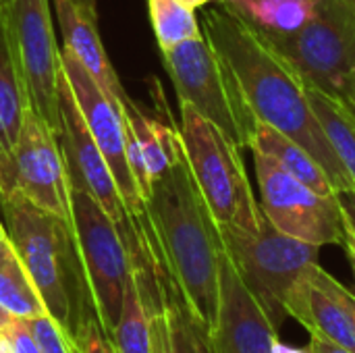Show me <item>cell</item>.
Segmentation results:
<instances>
[{
    "label": "cell",
    "instance_id": "1",
    "mask_svg": "<svg viewBox=\"0 0 355 353\" xmlns=\"http://www.w3.org/2000/svg\"><path fill=\"white\" fill-rule=\"evenodd\" d=\"M202 29L231 67L256 119L302 146L322 166L337 191L355 189L308 100L306 83L258 29L225 4L204 12Z\"/></svg>",
    "mask_w": 355,
    "mask_h": 353
},
{
    "label": "cell",
    "instance_id": "2",
    "mask_svg": "<svg viewBox=\"0 0 355 353\" xmlns=\"http://www.w3.org/2000/svg\"><path fill=\"white\" fill-rule=\"evenodd\" d=\"M146 221L158 260L193 316L210 333L218 306L223 241L185 154L152 181Z\"/></svg>",
    "mask_w": 355,
    "mask_h": 353
},
{
    "label": "cell",
    "instance_id": "3",
    "mask_svg": "<svg viewBox=\"0 0 355 353\" xmlns=\"http://www.w3.org/2000/svg\"><path fill=\"white\" fill-rule=\"evenodd\" d=\"M0 210L6 235L48 316L75 343L81 327L96 318V310L71 225L19 193L0 198Z\"/></svg>",
    "mask_w": 355,
    "mask_h": 353
},
{
    "label": "cell",
    "instance_id": "4",
    "mask_svg": "<svg viewBox=\"0 0 355 353\" xmlns=\"http://www.w3.org/2000/svg\"><path fill=\"white\" fill-rule=\"evenodd\" d=\"M179 135L189 171L216 225L256 233L264 212L250 185L241 150L185 102H181Z\"/></svg>",
    "mask_w": 355,
    "mask_h": 353
},
{
    "label": "cell",
    "instance_id": "5",
    "mask_svg": "<svg viewBox=\"0 0 355 353\" xmlns=\"http://www.w3.org/2000/svg\"><path fill=\"white\" fill-rule=\"evenodd\" d=\"M179 102L196 108L239 150H250L258 119L225 58L202 35L162 50Z\"/></svg>",
    "mask_w": 355,
    "mask_h": 353
},
{
    "label": "cell",
    "instance_id": "6",
    "mask_svg": "<svg viewBox=\"0 0 355 353\" xmlns=\"http://www.w3.org/2000/svg\"><path fill=\"white\" fill-rule=\"evenodd\" d=\"M218 231L237 275L281 329L287 318L285 300L300 277L318 264L320 248L281 233L266 216L256 233L237 227H218Z\"/></svg>",
    "mask_w": 355,
    "mask_h": 353
},
{
    "label": "cell",
    "instance_id": "7",
    "mask_svg": "<svg viewBox=\"0 0 355 353\" xmlns=\"http://www.w3.org/2000/svg\"><path fill=\"white\" fill-rule=\"evenodd\" d=\"M258 33L308 87L343 98L355 73V17L341 0H316L314 17L293 31L258 29Z\"/></svg>",
    "mask_w": 355,
    "mask_h": 353
},
{
    "label": "cell",
    "instance_id": "8",
    "mask_svg": "<svg viewBox=\"0 0 355 353\" xmlns=\"http://www.w3.org/2000/svg\"><path fill=\"white\" fill-rule=\"evenodd\" d=\"M69 202L71 229L96 318L110 339L121 318L125 287L133 275L131 258L114 221L89 193L69 185Z\"/></svg>",
    "mask_w": 355,
    "mask_h": 353
},
{
    "label": "cell",
    "instance_id": "9",
    "mask_svg": "<svg viewBox=\"0 0 355 353\" xmlns=\"http://www.w3.org/2000/svg\"><path fill=\"white\" fill-rule=\"evenodd\" d=\"M260 208L264 216L285 235L312 246H343L347 223L337 196H322L283 171L270 156L252 150Z\"/></svg>",
    "mask_w": 355,
    "mask_h": 353
},
{
    "label": "cell",
    "instance_id": "10",
    "mask_svg": "<svg viewBox=\"0 0 355 353\" xmlns=\"http://www.w3.org/2000/svg\"><path fill=\"white\" fill-rule=\"evenodd\" d=\"M4 33L29 106L60 139V50L52 27L50 0H12Z\"/></svg>",
    "mask_w": 355,
    "mask_h": 353
},
{
    "label": "cell",
    "instance_id": "11",
    "mask_svg": "<svg viewBox=\"0 0 355 353\" xmlns=\"http://www.w3.org/2000/svg\"><path fill=\"white\" fill-rule=\"evenodd\" d=\"M58 104H60V119H62V133L58 141L67 166L69 185L89 193L104 208V212L114 221L123 241L129 243L141 233L146 216L141 221L131 218L121 198V191L114 183V177L108 169V162L102 156L98 144L94 141L83 121V114L75 102V96L71 92L62 67L58 75Z\"/></svg>",
    "mask_w": 355,
    "mask_h": 353
},
{
    "label": "cell",
    "instance_id": "12",
    "mask_svg": "<svg viewBox=\"0 0 355 353\" xmlns=\"http://www.w3.org/2000/svg\"><path fill=\"white\" fill-rule=\"evenodd\" d=\"M60 67L87 129L108 162V169L131 218L141 221L146 216V202L127 162V121L123 114V106L116 104L94 81V77L69 48L60 50Z\"/></svg>",
    "mask_w": 355,
    "mask_h": 353
},
{
    "label": "cell",
    "instance_id": "13",
    "mask_svg": "<svg viewBox=\"0 0 355 353\" xmlns=\"http://www.w3.org/2000/svg\"><path fill=\"white\" fill-rule=\"evenodd\" d=\"M15 191L44 212L71 225L69 179L58 137L29 106L12 148Z\"/></svg>",
    "mask_w": 355,
    "mask_h": 353
},
{
    "label": "cell",
    "instance_id": "14",
    "mask_svg": "<svg viewBox=\"0 0 355 353\" xmlns=\"http://www.w3.org/2000/svg\"><path fill=\"white\" fill-rule=\"evenodd\" d=\"M214 353H275L279 329L250 293L229 256L220 254L218 306L210 329Z\"/></svg>",
    "mask_w": 355,
    "mask_h": 353
},
{
    "label": "cell",
    "instance_id": "15",
    "mask_svg": "<svg viewBox=\"0 0 355 353\" xmlns=\"http://www.w3.org/2000/svg\"><path fill=\"white\" fill-rule=\"evenodd\" d=\"M287 318H295L310 337H322L355 352V335L347 310L337 293V279L320 264L312 266L291 287L285 300Z\"/></svg>",
    "mask_w": 355,
    "mask_h": 353
},
{
    "label": "cell",
    "instance_id": "16",
    "mask_svg": "<svg viewBox=\"0 0 355 353\" xmlns=\"http://www.w3.org/2000/svg\"><path fill=\"white\" fill-rule=\"evenodd\" d=\"M56 21L64 40V48H69L94 81L116 102L125 104L129 96L125 94L100 37L98 31V12L96 0H52Z\"/></svg>",
    "mask_w": 355,
    "mask_h": 353
},
{
    "label": "cell",
    "instance_id": "17",
    "mask_svg": "<svg viewBox=\"0 0 355 353\" xmlns=\"http://www.w3.org/2000/svg\"><path fill=\"white\" fill-rule=\"evenodd\" d=\"M150 353H214L208 329L193 316L162 266V306L148 310Z\"/></svg>",
    "mask_w": 355,
    "mask_h": 353
},
{
    "label": "cell",
    "instance_id": "18",
    "mask_svg": "<svg viewBox=\"0 0 355 353\" xmlns=\"http://www.w3.org/2000/svg\"><path fill=\"white\" fill-rule=\"evenodd\" d=\"M29 108L4 27L0 25V198L15 191L12 148Z\"/></svg>",
    "mask_w": 355,
    "mask_h": 353
},
{
    "label": "cell",
    "instance_id": "19",
    "mask_svg": "<svg viewBox=\"0 0 355 353\" xmlns=\"http://www.w3.org/2000/svg\"><path fill=\"white\" fill-rule=\"evenodd\" d=\"M250 150H260L266 156H270L283 171H287L291 177H295L300 183L308 185L316 193L322 196H337V189L329 175L322 171V166L293 139L277 131L275 127L260 123L256 125L254 137L250 141Z\"/></svg>",
    "mask_w": 355,
    "mask_h": 353
},
{
    "label": "cell",
    "instance_id": "20",
    "mask_svg": "<svg viewBox=\"0 0 355 353\" xmlns=\"http://www.w3.org/2000/svg\"><path fill=\"white\" fill-rule=\"evenodd\" d=\"M123 114L135 135L148 175L154 181L166 169H171L183 154L181 135L177 129L156 119H150L131 98L123 104Z\"/></svg>",
    "mask_w": 355,
    "mask_h": 353
},
{
    "label": "cell",
    "instance_id": "21",
    "mask_svg": "<svg viewBox=\"0 0 355 353\" xmlns=\"http://www.w3.org/2000/svg\"><path fill=\"white\" fill-rule=\"evenodd\" d=\"M0 308L23 320L48 314L10 239H6L0 250Z\"/></svg>",
    "mask_w": 355,
    "mask_h": 353
},
{
    "label": "cell",
    "instance_id": "22",
    "mask_svg": "<svg viewBox=\"0 0 355 353\" xmlns=\"http://www.w3.org/2000/svg\"><path fill=\"white\" fill-rule=\"evenodd\" d=\"M262 31H293L314 17L316 0H218Z\"/></svg>",
    "mask_w": 355,
    "mask_h": 353
},
{
    "label": "cell",
    "instance_id": "23",
    "mask_svg": "<svg viewBox=\"0 0 355 353\" xmlns=\"http://www.w3.org/2000/svg\"><path fill=\"white\" fill-rule=\"evenodd\" d=\"M308 100L355 185V114L345 102L306 85Z\"/></svg>",
    "mask_w": 355,
    "mask_h": 353
},
{
    "label": "cell",
    "instance_id": "24",
    "mask_svg": "<svg viewBox=\"0 0 355 353\" xmlns=\"http://www.w3.org/2000/svg\"><path fill=\"white\" fill-rule=\"evenodd\" d=\"M110 341L116 353H150V318L133 275L125 287L121 318Z\"/></svg>",
    "mask_w": 355,
    "mask_h": 353
},
{
    "label": "cell",
    "instance_id": "25",
    "mask_svg": "<svg viewBox=\"0 0 355 353\" xmlns=\"http://www.w3.org/2000/svg\"><path fill=\"white\" fill-rule=\"evenodd\" d=\"M148 8L160 50L202 35L193 8L181 0H148Z\"/></svg>",
    "mask_w": 355,
    "mask_h": 353
},
{
    "label": "cell",
    "instance_id": "26",
    "mask_svg": "<svg viewBox=\"0 0 355 353\" xmlns=\"http://www.w3.org/2000/svg\"><path fill=\"white\" fill-rule=\"evenodd\" d=\"M33 339L37 341L42 353H77L75 343L62 333V329L56 325L54 318H50L48 314L35 316L25 320Z\"/></svg>",
    "mask_w": 355,
    "mask_h": 353
},
{
    "label": "cell",
    "instance_id": "27",
    "mask_svg": "<svg viewBox=\"0 0 355 353\" xmlns=\"http://www.w3.org/2000/svg\"><path fill=\"white\" fill-rule=\"evenodd\" d=\"M0 333L8 339L12 353H42L27 322L23 318L10 316L2 308H0Z\"/></svg>",
    "mask_w": 355,
    "mask_h": 353
},
{
    "label": "cell",
    "instance_id": "28",
    "mask_svg": "<svg viewBox=\"0 0 355 353\" xmlns=\"http://www.w3.org/2000/svg\"><path fill=\"white\" fill-rule=\"evenodd\" d=\"M75 350L77 353H116L112 341L102 331L98 318H92L81 327L75 337Z\"/></svg>",
    "mask_w": 355,
    "mask_h": 353
},
{
    "label": "cell",
    "instance_id": "29",
    "mask_svg": "<svg viewBox=\"0 0 355 353\" xmlns=\"http://www.w3.org/2000/svg\"><path fill=\"white\" fill-rule=\"evenodd\" d=\"M337 198H339V204H341V208H343L347 227L352 229V233L355 235V189L337 191Z\"/></svg>",
    "mask_w": 355,
    "mask_h": 353
},
{
    "label": "cell",
    "instance_id": "30",
    "mask_svg": "<svg viewBox=\"0 0 355 353\" xmlns=\"http://www.w3.org/2000/svg\"><path fill=\"white\" fill-rule=\"evenodd\" d=\"M308 350L312 353H355L349 347H343V345L329 341V339H322V337H310Z\"/></svg>",
    "mask_w": 355,
    "mask_h": 353
},
{
    "label": "cell",
    "instance_id": "31",
    "mask_svg": "<svg viewBox=\"0 0 355 353\" xmlns=\"http://www.w3.org/2000/svg\"><path fill=\"white\" fill-rule=\"evenodd\" d=\"M337 293H339V298H341V302H343V306H345V310H347V316H349V322H352V329H354V335H355V295L352 289H347L343 283H339L337 281Z\"/></svg>",
    "mask_w": 355,
    "mask_h": 353
},
{
    "label": "cell",
    "instance_id": "32",
    "mask_svg": "<svg viewBox=\"0 0 355 353\" xmlns=\"http://www.w3.org/2000/svg\"><path fill=\"white\" fill-rule=\"evenodd\" d=\"M347 223V221H345ZM345 250V256H347V262H349V268H352V277H354V295H355V235L352 233V229L347 227V235H345V241L341 246Z\"/></svg>",
    "mask_w": 355,
    "mask_h": 353
},
{
    "label": "cell",
    "instance_id": "33",
    "mask_svg": "<svg viewBox=\"0 0 355 353\" xmlns=\"http://www.w3.org/2000/svg\"><path fill=\"white\" fill-rule=\"evenodd\" d=\"M341 102H345V106L355 114V73L349 77V81L345 85V92H343Z\"/></svg>",
    "mask_w": 355,
    "mask_h": 353
},
{
    "label": "cell",
    "instance_id": "34",
    "mask_svg": "<svg viewBox=\"0 0 355 353\" xmlns=\"http://www.w3.org/2000/svg\"><path fill=\"white\" fill-rule=\"evenodd\" d=\"M10 8H12V0H0V25H2V27H4L6 21H8Z\"/></svg>",
    "mask_w": 355,
    "mask_h": 353
},
{
    "label": "cell",
    "instance_id": "35",
    "mask_svg": "<svg viewBox=\"0 0 355 353\" xmlns=\"http://www.w3.org/2000/svg\"><path fill=\"white\" fill-rule=\"evenodd\" d=\"M275 353H312L310 350H297V347H289V345H283L281 341L277 343Z\"/></svg>",
    "mask_w": 355,
    "mask_h": 353
},
{
    "label": "cell",
    "instance_id": "36",
    "mask_svg": "<svg viewBox=\"0 0 355 353\" xmlns=\"http://www.w3.org/2000/svg\"><path fill=\"white\" fill-rule=\"evenodd\" d=\"M181 2L196 10V8H200V6H204V4H208V2H214V0H181Z\"/></svg>",
    "mask_w": 355,
    "mask_h": 353
},
{
    "label": "cell",
    "instance_id": "37",
    "mask_svg": "<svg viewBox=\"0 0 355 353\" xmlns=\"http://www.w3.org/2000/svg\"><path fill=\"white\" fill-rule=\"evenodd\" d=\"M0 353H12L10 350V343H8V339L0 333Z\"/></svg>",
    "mask_w": 355,
    "mask_h": 353
},
{
    "label": "cell",
    "instance_id": "38",
    "mask_svg": "<svg viewBox=\"0 0 355 353\" xmlns=\"http://www.w3.org/2000/svg\"><path fill=\"white\" fill-rule=\"evenodd\" d=\"M8 239V235H6V229H4V225L0 223V250H2V246H4V241Z\"/></svg>",
    "mask_w": 355,
    "mask_h": 353
},
{
    "label": "cell",
    "instance_id": "39",
    "mask_svg": "<svg viewBox=\"0 0 355 353\" xmlns=\"http://www.w3.org/2000/svg\"><path fill=\"white\" fill-rule=\"evenodd\" d=\"M341 2L349 8V12L355 17V0H341Z\"/></svg>",
    "mask_w": 355,
    "mask_h": 353
}]
</instances>
